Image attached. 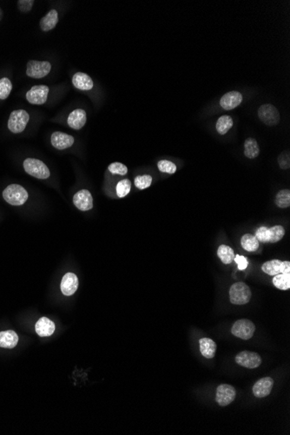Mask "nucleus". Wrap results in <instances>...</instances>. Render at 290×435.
I'll list each match as a JSON object with an SVG mask.
<instances>
[{"label": "nucleus", "instance_id": "nucleus-13", "mask_svg": "<svg viewBox=\"0 0 290 435\" xmlns=\"http://www.w3.org/2000/svg\"><path fill=\"white\" fill-rule=\"evenodd\" d=\"M274 386V381L270 377H264L256 382L253 387V394L256 398L267 397L270 395Z\"/></svg>", "mask_w": 290, "mask_h": 435}, {"label": "nucleus", "instance_id": "nucleus-32", "mask_svg": "<svg viewBox=\"0 0 290 435\" xmlns=\"http://www.w3.org/2000/svg\"><path fill=\"white\" fill-rule=\"evenodd\" d=\"M134 182L137 188L145 190L152 183V176L150 175H138L135 178Z\"/></svg>", "mask_w": 290, "mask_h": 435}, {"label": "nucleus", "instance_id": "nucleus-4", "mask_svg": "<svg viewBox=\"0 0 290 435\" xmlns=\"http://www.w3.org/2000/svg\"><path fill=\"white\" fill-rule=\"evenodd\" d=\"M29 119L30 116L25 110H14L11 113L8 121V129L15 134L21 133L28 125Z\"/></svg>", "mask_w": 290, "mask_h": 435}, {"label": "nucleus", "instance_id": "nucleus-21", "mask_svg": "<svg viewBox=\"0 0 290 435\" xmlns=\"http://www.w3.org/2000/svg\"><path fill=\"white\" fill-rule=\"evenodd\" d=\"M19 342V336L13 330L0 332V348H15Z\"/></svg>", "mask_w": 290, "mask_h": 435}, {"label": "nucleus", "instance_id": "nucleus-37", "mask_svg": "<svg viewBox=\"0 0 290 435\" xmlns=\"http://www.w3.org/2000/svg\"><path fill=\"white\" fill-rule=\"evenodd\" d=\"M34 1L33 0H19L18 1V7L19 11L22 13H28L33 7Z\"/></svg>", "mask_w": 290, "mask_h": 435}, {"label": "nucleus", "instance_id": "nucleus-16", "mask_svg": "<svg viewBox=\"0 0 290 435\" xmlns=\"http://www.w3.org/2000/svg\"><path fill=\"white\" fill-rule=\"evenodd\" d=\"M243 102V95L238 91H229L223 95L220 100V105L226 110H233Z\"/></svg>", "mask_w": 290, "mask_h": 435}, {"label": "nucleus", "instance_id": "nucleus-30", "mask_svg": "<svg viewBox=\"0 0 290 435\" xmlns=\"http://www.w3.org/2000/svg\"><path fill=\"white\" fill-rule=\"evenodd\" d=\"M13 90V85L9 79L3 78L0 79V100H5L9 97L11 91Z\"/></svg>", "mask_w": 290, "mask_h": 435}, {"label": "nucleus", "instance_id": "nucleus-36", "mask_svg": "<svg viewBox=\"0 0 290 435\" xmlns=\"http://www.w3.org/2000/svg\"><path fill=\"white\" fill-rule=\"evenodd\" d=\"M279 166L282 169H288L290 167V157L288 151H284L278 157Z\"/></svg>", "mask_w": 290, "mask_h": 435}, {"label": "nucleus", "instance_id": "nucleus-26", "mask_svg": "<svg viewBox=\"0 0 290 435\" xmlns=\"http://www.w3.org/2000/svg\"><path fill=\"white\" fill-rule=\"evenodd\" d=\"M233 123L234 122H233L232 117L230 116H228V115H225V116H221V117H219L216 125H215V128H216V131L219 134L225 135L232 128Z\"/></svg>", "mask_w": 290, "mask_h": 435}, {"label": "nucleus", "instance_id": "nucleus-3", "mask_svg": "<svg viewBox=\"0 0 290 435\" xmlns=\"http://www.w3.org/2000/svg\"><path fill=\"white\" fill-rule=\"evenodd\" d=\"M25 172L38 179L49 178L50 173L48 167L42 161L35 158H27L24 161Z\"/></svg>", "mask_w": 290, "mask_h": 435}, {"label": "nucleus", "instance_id": "nucleus-33", "mask_svg": "<svg viewBox=\"0 0 290 435\" xmlns=\"http://www.w3.org/2000/svg\"><path fill=\"white\" fill-rule=\"evenodd\" d=\"M157 167L161 172L174 174L177 171V165L168 160H161L157 163Z\"/></svg>", "mask_w": 290, "mask_h": 435}, {"label": "nucleus", "instance_id": "nucleus-1", "mask_svg": "<svg viewBox=\"0 0 290 435\" xmlns=\"http://www.w3.org/2000/svg\"><path fill=\"white\" fill-rule=\"evenodd\" d=\"M28 192L19 184H11L3 191V198L8 204L20 206L28 200Z\"/></svg>", "mask_w": 290, "mask_h": 435}, {"label": "nucleus", "instance_id": "nucleus-14", "mask_svg": "<svg viewBox=\"0 0 290 435\" xmlns=\"http://www.w3.org/2000/svg\"><path fill=\"white\" fill-rule=\"evenodd\" d=\"M50 142L52 146L56 148V150H66L73 145L74 138L64 132H56L51 135Z\"/></svg>", "mask_w": 290, "mask_h": 435}, {"label": "nucleus", "instance_id": "nucleus-20", "mask_svg": "<svg viewBox=\"0 0 290 435\" xmlns=\"http://www.w3.org/2000/svg\"><path fill=\"white\" fill-rule=\"evenodd\" d=\"M59 22V13L56 10H50L40 20V28L43 32H49L56 27Z\"/></svg>", "mask_w": 290, "mask_h": 435}, {"label": "nucleus", "instance_id": "nucleus-27", "mask_svg": "<svg viewBox=\"0 0 290 435\" xmlns=\"http://www.w3.org/2000/svg\"><path fill=\"white\" fill-rule=\"evenodd\" d=\"M217 256L224 264H230L235 258L234 251L229 246L221 245L217 250Z\"/></svg>", "mask_w": 290, "mask_h": 435}, {"label": "nucleus", "instance_id": "nucleus-5", "mask_svg": "<svg viewBox=\"0 0 290 435\" xmlns=\"http://www.w3.org/2000/svg\"><path fill=\"white\" fill-rule=\"evenodd\" d=\"M256 331V326L250 320H239L234 323L231 329L232 335L243 340H250Z\"/></svg>", "mask_w": 290, "mask_h": 435}, {"label": "nucleus", "instance_id": "nucleus-12", "mask_svg": "<svg viewBox=\"0 0 290 435\" xmlns=\"http://www.w3.org/2000/svg\"><path fill=\"white\" fill-rule=\"evenodd\" d=\"M73 204L82 211L91 210L93 208V198L91 192L87 190L78 191L73 198Z\"/></svg>", "mask_w": 290, "mask_h": 435}, {"label": "nucleus", "instance_id": "nucleus-18", "mask_svg": "<svg viewBox=\"0 0 290 435\" xmlns=\"http://www.w3.org/2000/svg\"><path fill=\"white\" fill-rule=\"evenodd\" d=\"M74 87L81 91H90L93 88V81L90 76L84 72H77L72 78Z\"/></svg>", "mask_w": 290, "mask_h": 435}, {"label": "nucleus", "instance_id": "nucleus-19", "mask_svg": "<svg viewBox=\"0 0 290 435\" xmlns=\"http://www.w3.org/2000/svg\"><path fill=\"white\" fill-rule=\"evenodd\" d=\"M35 330L41 337L50 336L55 331V324L47 317H42L36 323Z\"/></svg>", "mask_w": 290, "mask_h": 435}, {"label": "nucleus", "instance_id": "nucleus-35", "mask_svg": "<svg viewBox=\"0 0 290 435\" xmlns=\"http://www.w3.org/2000/svg\"><path fill=\"white\" fill-rule=\"evenodd\" d=\"M255 236L258 241H261L262 243H267L268 242V228L265 226L260 227L259 229L256 230Z\"/></svg>", "mask_w": 290, "mask_h": 435}, {"label": "nucleus", "instance_id": "nucleus-38", "mask_svg": "<svg viewBox=\"0 0 290 435\" xmlns=\"http://www.w3.org/2000/svg\"><path fill=\"white\" fill-rule=\"evenodd\" d=\"M234 261L237 263L239 270H245L249 265V262L247 260L246 257L243 256H239V255L235 256Z\"/></svg>", "mask_w": 290, "mask_h": 435}, {"label": "nucleus", "instance_id": "nucleus-2", "mask_svg": "<svg viewBox=\"0 0 290 435\" xmlns=\"http://www.w3.org/2000/svg\"><path fill=\"white\" fill-rule=\"evenodd\" d=\"M251 290L244 282H236L229 288V300L235 305H244L251 299Z\"/></svg>", "mask_w": 290, "mask_h": 435}, {"label": "nucleus", "instance_id": "nucleus-28", "mask_svg": "<svg viewBox=\"0 0 290 435\" xmlns=\"http://www.w3.org/2000/svg\"><path fill=\"white\" fill-rule=\"evenodd\" d=\"M285 235V229L281 225H275L268 229V242L275 243Z\"/></svg>", "mask_w": 290, "mask_h": 435}, {"label": "nucleus", "instance_id": "nucleus-29", "mask_svg": "<svg viewBox=\"0 0 290 435\" xmlns=\"http://www.w3.org/2000/svg\"><path fill=\"white\" fill-rule=\"evenodd\" d=\"M275 204L279 208L286 209L290 206L289 190H281L275 196Z\"/></svg>", "mask_w": 290, "mask_h": 435}, {"label": "nucleus", "instance_id": "nucleus-9", "mask_svg": "<svg viewBox=\"0 0 290 435\" xmlns=\"http://www.w3.org/2000/svg\"><path fill=\"white\" fill-rule=\"evenodd\" d=\"M237 391L234 387L228 384H221L216 389L215 401L221 407H226L235 401Z\"/></svg>", "mask_w": 290, "mask_h": 435}, {"label": "nucleus", "instance_id": "nucleus-7", "mask_svg": "<svg viewBox=\"0 0 290 435\" xmlns=\"http://www.w3.org/2000/svg\"><path fill=\"white\" fill-rule=\"evenodd\" d=\"M258 116L260 120L268 126H276L280 121V114L278 112L276 107L269 103L262 104V106L260 107Z\"/></svg>", "mask_w": 290, "mask_h": 435}, {"label": "nucleus", "instance_id": "nucleus-8", "mask_svg": "<svg viewBox=\"0 0 290 435\" xmlns=\"http://www.w3.org/2000/svg\"><path fill=\"white\" fill-rule=\"evenodd\" d=\"M237 364L247 368H257L262 363V358L259 354L250 351H243L236 356Z\"/></svg>", "mask_w": 290, "mask_h": 435}, {"label": "nucleus", "instance_id": "nucleus-6", "mask_svg": "<svg viewBox=\"0 0 290 435\" xmlns=\"http://www.w3.org/2000/svg\"><path fill=\"white\" fill-rule=\"evenodd\" d=\"M51 65L47 61L30 60L27 64L26 75L32 79H43L50 73Z\"/></svg>", "mask_w": 290, "mask_h": 435}, {"label": "nucleus", "instance_id": "nucleus-31", "mask_svg": "<svg viewBox=\"0 0 290 435\" xmlns=\"http://www.w3.org/2000/svg\"><path fill=\"white\" fill-rule=\"evenodd\" d=\"M131 182L129 179H124L117 184V195L119 198H125L130 193Z\"/></svg>", "mask_w": 290, "mask_h": 435}, {"label": "nucleus", "instance_id": "nucleus-34", "mask_svg": "<svg viewBox=\"0 0 290 435\" xmlns=\"http://www.w3.org/2000/svg\"><path fill=\"white\" fill-rule=\"evenodd\" d=\"M109 172L113 175H125L128 173V168L121 163H110L108 167Z\"/></svg>", "mask_w": 290, "mask_h": 435}, {"label": "nucleus", "instance_id": "nucleus-24", "mask_svg": "<svg viewBox=\"0 0 290 435\" xmlns=\"http://www.w3.org/2000/svg\"><path fill=\"white\" fill-rule=\"evenodd\" d=\"M273 284L278 289L288 290L290 288V272L275 275L273 278Z\"/></svg>", "mask_w": 290, "mask_h": 435}, {"label": "nucleus", "instance_id": "nucleus-11", "mask_svg": "<svg viewBox=\"0 0 290 435\" xmlns=\"http://www.w3.org/2000/svg\"><path fill=\"white\" fill-rule=\"evenodd\" d=\"M262 269L263 272L269 276H275L278 274L290 272V263L288 261H268L262 264Z\"/></svg>", "mask_w": 290, "mask_h": 435}, {"label": "nucleus", "instance_id": "nucleus-17", "mask_svg": "<svg viewBox=\"0 0 290 435\" xmlns=\"http://www.w3.org/2000/svg\"><path fill=\"white\" fill-rule=\"evenodd\" d=\"M87 120L86 112L83 109L73 110L68 116V126L74 130H80L84 127Z\"/></svg>", "mask_w": 290, "mask_h": 435}, {"label": "nucleus", "instance_id": "nucleus-39", "mask_svg": "<svg viewBox=\"0 0 290 435\" xmlns=\"http://www.w3.org/2000/svg\"><path fill=\"white\" fill-rule=\"evenodd\" d=\"M3 19V12H2V10L0 9V21L2 20Z\"/></svg>", "mask_w": 290, "mask_h": 435}, {"label": "nucleus", "instance_id": "nucleus-10", "mask_svg": "<svg viewBox=\"0 0 290 435\" xmlns=\"http://www.w3.org/2000/svg\"><path fill=\"white\" fill-rule=\"evenodd\" d=\"M49 87L46 85H35L26 93V99L31 104L41 105L47 101Z\"/></svg>", "mask_w": 290, "mask_h": 435}, {"label": "nucleus", "instance_id": "nucleus-23", "mask_svg": "<svg viewBox=\"0 0 290 435\" xmlns=\"http://www.w3.org/2000/svg\"><path fill=\"white\" fill-rule=\"evenodd\" d=\"M260 148L258 143L254 138H248L244 143V155L250 159H254L259 156Z\"/></svg>", "mask_w": 290, "mask_h": 435}, {"label": "nucleus", "instance_id": "nucleus-25", "mask_svg": "<svg viewBox=\"0 0 290 435\" xmlns=\"http://www.w3.org/2000/svg\"><path fill=\"white\" fill-rule=\"evenodd\" d=\"M241 244L244 250L249 252H255L259 247V241L255 235L246 234L241 239Z\"/></svg>", "mask_w": 290, "mask_h": 435}, {"label": "nucleus", "instance_id": "nucleus-22", "mask_svg": "<svg viewBox=\"0 0 290 435\" xmlns=\"http://www.w3.org/2000/svg\"><path fill=\"white\" fill-rule=\"evenodd\" d=\"M200 352L207 359H212L216 352V344L215 341L209 338H202L199 341Z\"/></svg>", "mask_w": 290, "mask_h": 435}, {"label": "nucleus", "instance_id": "nucleus-15", "mask_svg": "<svg viewBox=\"0 0 290 435\" xmlns=\"http://www.w3.org/2000/svg\"><path fill=\"white\" fill-rule=\"evenodd\" d=\"M60 288L63 294H65L66 296H70L74 294L78 288V279L75 274L73 273L66 274L61 281Z\"/></svg>", "mask_w": 290, "mask_h": 435}]
</instances>
